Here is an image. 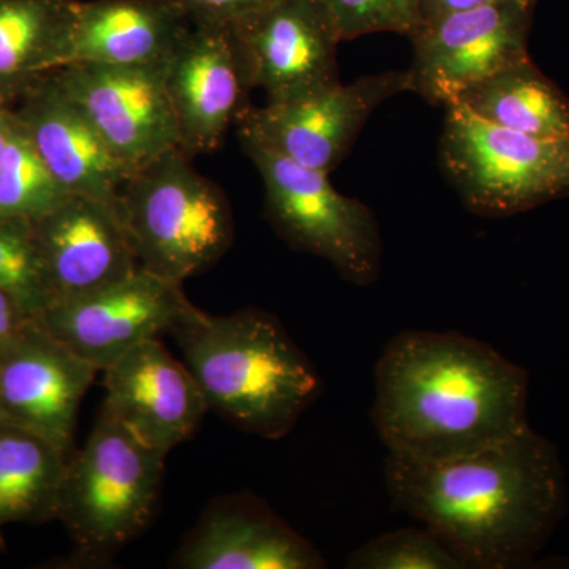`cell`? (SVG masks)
Here are the masks:
<instances>
[{"mask_svg": "<svg viewBox=\"0 0 569 569\" xmlns=\"http://www.w3.org/2000/svg\"><path fill=\"white\" fill-rule=\"evenodd\" d=\"M529 376L496 348L459 332L403 331L376 367V422L388 452L436 460L530 426Z\"/></svg>", "mask_w": 569, "mask_h": 569, "instance_id": "2", "label": "cell"}, {"mask_svg": "<svg viewBox=\"0 0 569 569\" xmlns=\"http://www.w3.org/2000/svg\"><path fill=\"white\" fill-rule=\"evenodd\" d=\"M192 306L181 283L140 268L102 290L54 302L37 323L102 372L138 343L171 331Z\"/></svg>", "mask_w": 569, "mask_h": 569, "instance_id": "10", "label": "cell"}, {"mask_svg": "<svg viewBox=\"0 0 569 569\" xmlns=\"http://www.w3.org/2000/svg\"><path fill=\"white\" fill-rule=\"evenodd\" d=\"M353 569H462L468 568L458 553L432 530L402 529L389 531L366 542L348 557Z\"/></svg>", "mask_w": 569, "mask_h": 569, "instance_id": "25", "label": "cell"}, {"mask_svg": "<svg viewBox=\"0 0 569 569\" xmlns=\"http://www.w3.org/2000/svg\"><path fill=\"white\" fill-rule=\"evenodd\" d=\"M189 157L171 148L138 164L114 200L138 266L181 284L217 263L234 236L227 197Z\"/></svg>", "mask_w": 569, "mask_h": 569, "instance_id": "4", "label": "cell"}, {"mask_svg": "<svg viewBox=\"0 0 569 569\" xmlns=\"http://www.w3.org/2000/svg\"><path fill=\"white\" fill-rule=\"evenodd\" d=\"M11 107L44 167L67 193L114 204L133 168L112 152L52 71Z\"/></svg>", "mask_w": 569, "mask_h": 569, "instance_id": "17", "label": "cell"}, {"mask_svg": "<svg viewBox=\"0 0 569 569\" xmlns=\"http://www.w3.org/2000/svg\"><path fill=\"white\" fill-rule=\"evenodd\" d=\"M385 477L396 507L432 530L468 568L530 563L567 507L559 451L531 426L451 458L389 455Z\"/></svg>", "mask_w": 569, "mask_h": 569, "instance_id": "1", "label": "cell"}, {"mask_svg": "<svg viewBox=\"0 0 569 569\" xmlns=\"http://www.w3.org/2000/svg\"><path fill=\"white\" fill-rule=\"evenodd\" d=\"M17 129V114L10 104L0 103V167L6 159L7 149Z\"/></svg>", "mask_w": 569, "mask_h": 569, "instance_id": "30", "label": "cell"}, {"mask_svg": "<svg viewBox=\"0 0 569 569\" xmlns=\"http://www.w3.org/2000/svg\"><path fill=\"white\" fill-rule=\"evenodd\" d=\"M66 197L69 193L44 167L17 118V129L0 167V213L33 220Z\"/></svg>", "mask_w": 569, "mask_h": 569, "instance_id": "23", "label": "cell"}, {"mask_svg": "<svg viewBox=\"0 0 569 569\" xmlns=\"http://www.w3.org/2000/svg\"><path fill=\"white\" fill-rule=\"evenodd\" d=\"M501 0H422V17L425 20L452 13V11L478 9Z\"/></svg>", "mask_w": 569, "mask_h": 569, "instance_id": "29", "label": "cell"}, {"mask_svg": "<svg viewBox=\"0 0 569 569\" xmlns=\"http://www.w3.org/2000/svg\"><path fill=\"white\" fill-rule=\"evenodd\" d=\"M241 52L250 88L268 103L287 102L339 82L335 24L320 0H279L228 29Z\"/></svg>", "mask_w": 569, "mask_h": 569, "instance_id": "12", "label": "cell"}, {"mask_svg": "<svg viewBox=\"0 0 569 569\" xmlns=\"http://www.w3.org/2000/svg\"><path fill=\"white\" fill-rule=\"evenodd\" d=\"M78 0H0V103L62 69Z\"/></svg>", "mask_w": 569, "mask_h": 569, "instance_id": "20", "label": "cell"}, {"mask_svg": "<svg viewBox=\"0 0 569 569\" xmlns=\"http://www.w3.org/2000/svg\"><path fill=\"white\" fill-rule=\"evenodd\" d=\"M535 7L537 0H501L422 21L410 37V92L447 108L478 82L529 58Z\"/></svg>", "mask_w": 569, "mask_h": 569, "instance_id": "8", "label": "cell"}, {"mask_svg": "<svg viewBox=\"0 0 569 569\" xmlns=\"http://www.w3.org/2000/svg\"><path fill=\"white\" fill-rule=\"evenodd\" d=\"M52 74L129 167L179 148L163 69L71 63Z\"/></svg>", "mask_w": 569, "mask_h": 569, "instance_id": "11", "label": "cell"}, {"mask_svg": "<svg viewBox=\"0 0 569 569\" xmlns=\"http://www.w3.org/2000/svg\"><path fill=\"white\" fill-rule=\"evenodd\" d=\"M340 41L378 32L411 37L425 21L422 0H320Z\"/></svg>", "mask_w": 569, "mask_h": 569, "instance_id": "26", "label": "cell"}, {"mask_svg": "<svg viewBox=\"0 0 569 569\" xmlns=\"http://www.w3.org/2000/svg\"><path fill=\"white\" fill-rule=\"evenodd\" d=\"M189 569H320V552L274 512L252 501L216 509L183 546Z\"/></svg>", "mask_w": 569, "mask_h": 569, "instance_id": "19", "label": "cell"}, {"mask_svg": "<svg viewBox=\"0 0 569 569\" xmlns=\"http://www.w3.org/2000/svg\"><path fill=\"white\" fill-rule=\"evenodd\" d=\"M102 372L107 395L100 415L163 455L189 440L209 411L189 367L159 337L138 343Z\"/></svg>", "mask_w": 569, "mask_h": 569, "instance_id": "13", "label": "cell"}, {"mask_svg": "<svg viewBox=\"0 0 569 569\" xmlns=\"http://www.w3.org/2000/svg\"><path fill=\"white\" fill-rule=\"evenodd\" d=\"M264 186L266 216L295 249L329 261L348 282L366 287L381 271L380 228L369 206L337 192L329 173L296 163L239 137Z\"/></svg>", "mask_w": 569, "mask_h": 569, "instance_id": "7", "label": "cell"}, {"mask_svg": "<svg viewBox=\"0 0 569 569\" xmlns=\"http://www.w3.org/2000/svg\"><path fill=\"white\" fill-rule=\"evenodd\" d=\"M66 467L47 438L0 421V527L56 519Z\"/></svg>", "mask_w": 569, "mask_h": 569, "instance_id": "22", "label": "cell"}, {"mask_svg": "<svg viewBox=\"0 0 569 569\" xmlns=\"http://www.w3.org/2000/svg\"><path fill=\"white\" fill-rule=\"evenodd\" d=\"M192 26L179 0H78L63 67L164 69Z\"/></svg>", "mask_w": 569, "mask_h": 569, "instance_id": "18", "label": "cell"}, {"mask_svg": "<svg viewBox=\"0 0 569 569\" xmlns=\"http://www.w3.org/2000/svg\"><path fill=\"white\" fill-rule=\"evenodd\" d=\"M402 92H410L408 71H385L350 84L339 81L287 102L247 108L236 122L238 137L331 174L372 112Z\"/></svg>", "mask_w": 569, "mask_h": 569, "instance_id": "9", "label": "cell"}, {"mask_svg": "<svg viewBox=\"0 0 569 569\" xmlns=\"http://www.w3.org/2000/svg\"><path fill=\"white\" fill-rule=\"evenodd\" d=\"M170 332L209 410L253 436L283 438L320 396L316 367L261 310L219 317L192 306Z\"/></svg>", "mask_w": 569, "mask_h": 569, "instance_id": "3", "label": "cell"}, {"mask_svg": "<svg viewBox=\"0 0 569 569\" xmlns=\"http://www.w3.org/2000/svg\"><path fill=\"white\" fill-rule=\"evenodd\" d=\"M32 224L51 305L102 290L140 269L114 204L69 194Z\"/></svg>", "mask_w": 569, "mask_h": 569, "instance_id": "16", "label": "cell"}, {"mask_svg": "<svg viewBox=\"0 0 569 569\" xmlns=\"http://www.w3.org/2000/svg\"><path fill=\"white\" fill-rule=\"evenodd\" d=\"M164 456L100 415L88 443L67 460L56 516L82 557H110L149 526Z\"/></svg>", "mask_w": 569, "mask_h": 569, "instance_id": "5", "label": "cell"}, {"mask_svg": "<svg viewBox=\"0 0 569 569\" xmlns=\"http://www.w3.org/2000/svg\"><path fill=\"white\" fill-rule=\"evenodd\" d=\"M0 288L33 317L51 306L32 220L24 217L0 213Z\"/></svg>", "mask_w": 569, "mask_h": 569, "instance_id": "24", "label": "cell"}, {"mask_svg": "<svg viewBox=\"0 0 569 569\" xmlns=\"http://www.w3.org/2000/svg\"><path fill=\"white\" fill-rule=\"evenodd\" d=\"M36 318L26 312L13 296L0 288V356L36 325Z\"/></svg>", "mask_w": 569, "mask_h": 569, "instance_id": "28", "label": "cell"}, {"mask_svg": "<svg viewBox=\"0 0 569 569\" xmlns=\"http://www.w3.org/2000/svg\"><path fill=\"white\" fill-rule=\"evenodd\" d=\"M99 369L39 323L0 356V421L24 427L69 455L81 400Z\"/></svg>", "mask_w": 569, "mask_h": 569, "instance_id": "15", "label": "cell"}, {"mask_svg": "<svg viewBox=\"0 0 569 569\" xmlns=\"http://www.w3.org/2000/svg\"><path fill=\"white\" fill-rule=\"evenodd\" d=\"M452 104L512 132L549 140L569 138V99L530 56L478 82Z\"/></svg>", "mask_w": 569, "mask_h": 569, "instance_id": "21", "label": "cell"}, {"mask_svg": "<svg viewBox=\"0 0 569 569\" xmlns=\"http://www.w3.org/2000/svg\"><path fill=\"white\" fill-rule=\"evenodd\" d=\"M164 86L189 156L216 151L247 110L241 52L228 29L193 24L163 69Z\"/></svg>", "mask_w": 569, "mask_h": 569, "instance_id": "14", "label": "cell"}, {"mask_svg": "<svg viewBox=\"0 0 569 569\" xmlns=\"http://www.w3.org/2000/svg\"><path fill=\"white\" fill-rule=\"evenodd\" d=\"M440 159L470 211L515 216L569 197V138L549 140L445 108Z\"/></svg>", "mask_w": 569, "mask_h": 569, "instance_id": "6", "label": "cell"}, {"mask_svg": "<svg viewBox=\"0 0 569 569\" xmlns=\"http://www.w3.org/2000/svg\"><path fill=\"white\" fill-rule=\"evenodd\" d=\"M193 24L233 29L279 0H179Z\"/></svg>", "mask_w": 569, "mask_h": 569, "instance_id": "27", "label": "cell"}]
</instances>
